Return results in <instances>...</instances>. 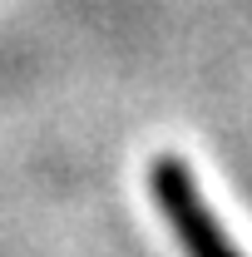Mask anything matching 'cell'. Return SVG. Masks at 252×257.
I'll return each instance as SVG.
<instances>
[{"instance_id": "obj_1", "label": "cell", "mask_w": 252, "mask_h": 257, "mask_svg": "<svg viewBox=\"0 0 252 257\" xmlns=\"http://www.w3.org/2000/svg\"><path fill=\"white\" fill-rule=\"evenodd\" d=\"M149 193H154V208L163 213L173 242L188 257H242L232 247L227 227L218 223V213L208 208V198L198 188L193 168L178 159V154H158V159L149 163Z\"/></svg>"}]
</instances>
